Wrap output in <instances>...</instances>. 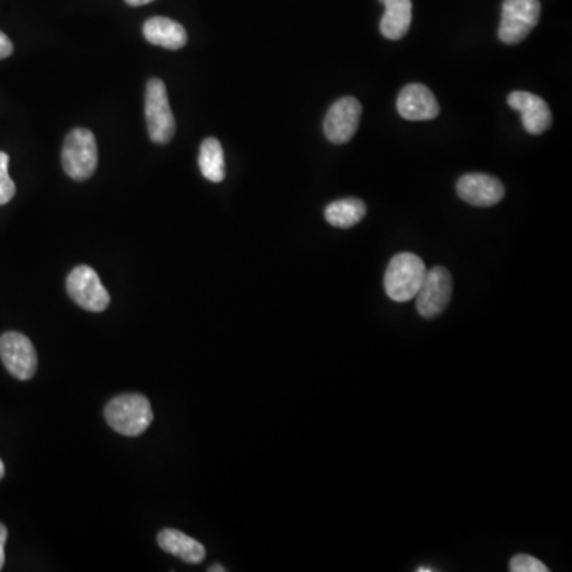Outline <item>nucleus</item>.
Instances as JSON below:
<instances>
[{"label": "nucleus", "instance_id": "nucleus-1", "mask_svg": "<svg viewBox=\"0 0 572 572\" xmlns=\"http://www.w3.org/2000/svg\"><path fill=\"white\" fill-rule=\"evenodd\" d=\"M426 266L420 256L404 252L393 256L385 271V293L395 302H409L415 299L423 279Z\"/></svg>", "mask_w": 572, "mask_h": 572}, {"label": "nucleus", "instance_id": "nucleus-2", "mask_svg": "<svg viewBox=\"0 0 572 572\" xmlns=\"http://www.w3.org/2000/svg\"><path fill=\"white\" fill-rule=\"evenodd\" d=\"M105 420L116 433L136 437L145 433L153 422V410L145 396L129 393L109 402L105 407Z\"/></svg>", "mask_w": 572, "mask_h": 572}, {"label": "nucleus", "instance_id": "nucleus-3", "mask_svg": "<svg viewBox=\"0 0 572 572\" xmlns=\"http://www.w3.org/2000/svg\"><path fill=\"white\" fill-rule=\"evenodd\" d=\"M97 143L93 132L77 128L67 134L62 147V167L75 182L93 177L97 167Z\"/></svg>", "mask_w": 572, "mask_h": 572}, {"label": "nucleus", "instance_id": "nucleus-4", "mask_svg": "<svg viewBox=\"0 0 572 572\" xmlns=\"http://www.w3.org/2000/svg\"><path fill=\"white\" fill-rule=\"evenodd\" d=\"M145 116L151 142L166 145L174 139L177 124L169 105L167 88L161 78H151L145 94Z\"/></svg>", "mask_w": 572, "mask_h": 572}, {"label": "nucleus", "instance_id": "nucleus-5", "mask_svg": "<svg viewBox=\"0 0 572 572\" xmlns=\"http://www.w3.org/2000/svg\"><path fill=\"white\" fill-rule=\"evenodd\" d=\"M541 18L539 0H504L499 24V40L506 45H518L538 26Z\"/></svg>", "mask_w": 572, "mask_h": 572}, {"label": "nucleus", "instance_id": "nucleus-6", "mask_svg": "<svg viewBox=\"0 0 572 572\" xmlns=\"http://www.w3.org/2000/svg\"><path fill=\"white\" fill-rule=\"evenodd\" d=\"M453 279L445 267L436 266L426 271L425 279L418 290L417 310L420 317L433 320L444 314L452 301Z\"/></svg>", "mask_w": 572, "mask_h": 572}, {"label": "nucleus", "instance_id": "nucleus-7", "mask_svg": "<svg viewBox=\"0 0 572 572\" xmlns=\"http://www.w3.org/2000/svg\"><path fill=\"white\" fill-rule=\"evenodd\" d=\"M66 286L67 293L75 304L88 312H104L109 307V291L105 290L93 267H75L67 277Z\"/></svg>", "mask_w": 572, "mask_h": 572}, {"label": "nucleus", "instance_id": "nucleus-8", "mask_svg": "<svg viewBox=\"0 0 572 572\" xmlns=\"http://www.w3.org/2000/svg\"><path fill=\"white\" fill-rule=\"evenodd\" d=\"M0 360L18 380H29L37 371V353L29 337L20 333H5L0 337Z\"/></svg>", "mask_w": 572, "mask_h": 572}, {"label": "nucleus", "instance_id": "nucleus-9", "mask_svg": "<svg viewBox=\"0 0 572 572\" xmlns=\"http://www.w3.org/2000/svg\"><path fill=\"white\" fill-rule=\"evenodd\" d=\"M361 113H363V107L355 97H342L334 102L326 113L325 123H323L326 139L336 145L350 142L360 126Z\"/></svg>", "mask_w": 572, "mask_h": 572}, {"label": "nucleus", "instance_id": "nucleus-10", "mask_svg": "<svg viewBox=\"0 0 572 572\" xmlns=\"http://www.w3.org/2000/svg\"><path fill=\"white\" fill-rule=\"evenodd\" d=\"M457 193L472 207H493L503 201L506 188L488 174H466L458 180Z\"/></svg>", "mask_w": 572, "mask_h": 572}, {"label": "nucleus", "instance_id": "nucleus-11", "mask_svg": "<svg viewBox=\"0 0 572 572\" xmlns=\"http://www.w3.org/2000/svg\"><path fill=\"white\" fill-rule=\"evenodd\" d=\"M396 109L401 118L407 121L434 120L441 112L433 91L422 83L404 86L396 101Z\"/></svg>", "mask_w": 572, "mask_h": 572}, {"label": "nucleus", "instance_id": "nucleus-12", "mask_svg": "<svg viewBox=\"0 0 572 572\" xmlns=\"http://www.w3.org/2000/svg\"><path fill=\"white\" fill-rule=\"evenodd\" d=\"M507 104L520 112L523 128L531 136H541L550 128L552 112L542 97L526 91H514L507 97Z\"/></svg>", "mask_w": 572, "mask_h": 572}, {"label": "nucleus", "instance_id": "nucleus-13", "mask_svg": "<svg viewBox=\"0 0 572 572\" xmlns=\"http://www.w3.org/2000/svg\"><path fill=\"white\" fill-rule=\"evenodd\" d=\"M143 35L151 45L167 48V50H182L188 42L185 28L177 21L166 16H155L143 24Z\"/></svg>", "mask_w": 572, "mask_h": 572}, {"label": "nucleus", "instance_id": "nucleus-14", "mask_svg": "<svg viewBox=\"0 0 572 572\" xmlns=\"http://www.w3.org/2000/svg\"><path fill=\"white\" fill-rule=\"evenodd\" d=\"M158 544L164 552L171 553L174 557L191 563V565H198L204 561V545L196 539L186 536L182 531L171 530V528L161 531L158 536Z\"/></svg>", "mask_w": 572, "mask_h": 572}, {"label": "nucleus", "instance_id": "nucleus-15", "mask_svg": "<svg viewBox=\"0 0 572 572\" xmlns=\"http://www.w3.org/2000/svg\"><path fill=\"white\" fill-rule=\"evenodd\" d=\"M385 5L380 32L388 40H401L409 32L412 23L410 0H380Z\"/></svg>", "mask_w": 572, "mask_h": 572}, {"label": "nucleus", "instance_id": "nucleus-16", "mask_svg": "<svg viewBox=\"0 0 572 572\" xmlns=\"http://www.w3.org/2000/svg\"><path fill=\"white\" fill-rule=\"evenodd\" d=\"M366 212L368 209L361 199L345 198L326 205L325 218L334 228L348 229L358 225Z\"/></svg>", "mask_w": 572, "mask_h": 572}, {"label": "nucleus", "instance_id": "nucleus-17", "mask_svg": "<svg viewBox=\"0 0 572 572\" xmlns=\"http://www.w3.org/2000/svg\"><path fill=\"white\" fill-rule=\"evenodd\" d=\"M199 167L209 182L221 183L226 177L225 153L220 140L205 139L199 150Z\"/></svg>", "mask_w": 572, "mask_h": 572}, {"label": "nucleus", "instance_id": "nucleus-18", "mask_svg": "<svg viewBox=\"0 0 572 572\" xmlns=\"http://www.w3.org/2000/svg\"><path fill=\"white\" fill-rule=\"evenodd\" d=\"M8 161L10 158L7 153L0 151V205L8 204L16 193L15 182L8 175Z\"/></svg>", "mask_w": 572, "mask_h": 572}, {"label": "nucleus", "instance_id": "nucleus-19", "mask_svg": "<svg viewBox=\"0 0 572 572\" xmlns=\"http://www.w3.org/2000/svg\"><path fill=\"white\" fill-rule=\"evenodd\" d=\"M509 569L512 572H547L549 568L542 563L538 558H534L533 555H526V553H518L515 557H512L511 563H509Z\"/></svg>", "mask_w": 572, "mask_h": 572}, {"label": "nucleus", "instance_id": "nucleus-20", "mask_svg": "<svg viewBox=\"0 0 572 572\" xmlns=\"http://www.w3.org/2000/svg\"><path fill=\"white\" fill-rule=\"evenodd\" d=\"M13 53L12 40L8 39L4 32L0 31V59L8 58Z\"/></svg>", "mask_w": 572, "mask_h": 572}, {"label": "nucleus", "instance_id": "nucleus-21", "mask_svg": "<svg viewBox=\"0 0 572 572\" xmlns=\"http://www.w3.org/2000/svg\"><path fill=\"white\" fill-rule=\"evenodd\" d=\"M7 538H8L7 528H5L4 523H0V545H2V547H5V542H7Z\"/></svg>", "mask_w": 572, "mask_h": 572}, {"label": "nucleus", "instance_id": "nucleus-22", "mask_svg": "<svg viewBox=\"0 0 572 572\" xmlns=\"http://www.w3.org/2000/svg\"><path fill=\"white\" fill-rule=\"evenodd\" d=\"M124 2L131 5V7H142V5L150 4L153 0H124Z\"/></svg>", "mask_w": 572, "mask_h": 572}, {"label": "nucleus", "instance_id": "nucleus-23", "mask_svg": "<svg viewBox=\"0 0 572 572\" xmlns=\"http://www.w3.org/2000/svg\"><path fill=\"white\" fill-rule=\"evenodd\" d=\"M4 563H5L4 547L0 545V569L4 568Z\"/></svg>", "mask_w": 572, "mask_h": 572}, {"label": "nucleus", "instance_id": "nucleus-24", "mask_svg": "<svg viewBox=\"0 0 572 572\" xmlns=\"http://www.w3.org/2000/svg\"><path fill=\"white\" fill-rule=\"evenodd\" d=\"M209 571L210 572H225L226 569L223 568V566L215 565V566H212V568H210Z\"/></svg>", "mask_w": 572, "mask_h": 572}, {"label": "nucleus", "instance_id": "nucleus-25", "mask_svg": "<svg viewBox=\"0 0 572 572\" xmlns=\"http://www.w3.org/2000/svg\"><path fill=\"white\" fill-rule=\"evenodd\" d=\"M4 476H5L4 461L0 460V480L4 479Z\"/></svg>", "mask_w": 572, "mask_h": 572}, {"label": "nucleus", "instance_id": "nucleus-26", "mask_svg": "<svg viewBox=\"0 0 572 572\" xmlns=\"http://www.w3.org/2000/svg\"><path fill=\"white\" fill-rule=\"evenodd\" d=\"M433 571H436V569L425 568V566H423V568H417V572H433Z\"/></svg>", "mask_w": 572, "mask_h": 572}]
</instances>
